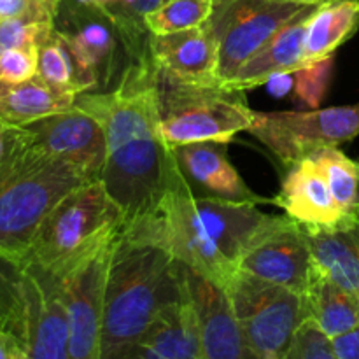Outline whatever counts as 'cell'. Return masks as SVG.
Listing matches in <instances>:
<instances>
[{
  "mask_svg": "<svg viewBox=\"0 0 359 359\" xmlns=\"http://www.w3.org/2000/svg\"><path fill=\"white\" fill-rule=\"evenodd\" d=\"M76 105L104 128L107 156L100 181L121 210L125 231L154 209L181 168L161 132L158 70L149 49L132 58L114 90L81 93Z\"/></svg>",
  "mask_w": 359,
  "mask_h": 359,
  "instance_id": "obj_1",
  "label": "cell"
},
{
  "mask_svg": "<svg viewBox=\"0 0 359 359\" xmlns=\"http://www.w3.org/2000/svg\"><path fill=\"white\" fill-rule=\"evenodd\" d=\"M272 219L256 203L195 196L179 168L154 209L121 233L158 245L224 287L238 272L245 249Z\"/></svg>",
  "mask_w": 359,
  "mask_h": 359,
  "instance_id": "obj_2",
  "label": "cell"
},
{
  "mask_svg": "<svg viewBox=\"0 0 359 359\" xmlns=\"http://www.w3.org/2000/svg\"><path fill=\"white\" fill-rule=\"evenodd\" d=\"M188 298L186 269L167 251L119 235L104 291L102 359H126L158 316Z\"/></svg>",
  "mask_w": 359,
  "mask_h": 359,
  "instance_id": "obj_3",
  "label": "cell"
},
{
  "mask_svg": "<svg viewBox=\"0 0 359 359\" xmlns=\"http://www.w3.org/2000/svg\"><path fill=\"white\" fill-rule=\"evenodd\" d=\"M93 181L74 165L25 142L0 161V256H27L39 228L69 193Z\"/></svg>",
  "mask_w": 359,
  "mask_h": 359,
  "instance_id": "obj_4",
  "label": "cell"
},
{
  "mask_svg": "<svg viewBox=\"0 0 359 359\" xmlns=\"http://www.w3.org/2000/svg\"><path fill=\"white\" fill-rule=\"evenodd\" d=\"M125 221L100 179L65 196L39 228L23 263L63 279L121 235Z\"/></svg>",
  "mask_w": 359,
  "mask_h": 359,
  "instance_id": "obj_5",
  "label": "cell"
},
{
  "mask_svg": "<svg viewBox=\"0 0 359 359\" xmlns=\"http://www.w3.org/2000/svg\"><path fill=\"white\" fill-rule=\"evenodd\" d=\"M158 98L161 132L172 149L193 142L228 144L255 121L256 111L242 91L177 83L158 74Z\"/></svg>",
  "mask_w": 359,
  "mask_h": 359,
  "instance_id": "obj_6",
  "label": "cell"
},
{
  "mask_svg": "<svg viewBox=\"0 0 359 359\" xmlns=\"http://www.w3.org/2000/svg\"><path fill=\"white\" fill-rule=\"evenodd\" d=\"M224 290L255 358H286L294 335L307 321L304 297L244 272L235 273Z\"/></svg>",
  "mask_w": 359,
  "mask_h": 359,
  "instance_id": "obj_7",
  "label": "cell"
},
{
  "mask_svg": "<svg viewBox=\"0 0 359 359\" xmlns=\"http://www.w3.org/2000/svg\"><path fill=\"white\" fill-rule=\"evenodd\" d=\"M249 132L287 168L323 147H339L359 135V104L311 111L256 112Z\"/></svg>",
  "mask_w": 359,
  "mask_h": 359,
  "instance_id": "obj_8",
  "label": "cell"
},
{
  "mask_svg": "<svg viewBox=\"0 0 359 359\" xmlns=\"http://www.w3.org/2000/svg\"><path fill=\"white\" fill-rule=\"evenodd\" d=\"M305 6L270 0H216L209 20L219 46V86L224 88Z\"/></svg>",
  "mask_w": 359,
  "mask_h": 359,
  "instance_id": "obj_9",
  "label": "cell"
},
{
  "mask_svg": "<svg viewBox=\"0 0 359 359\" xmlns=\"http://www.w3.org/2000/svg\"><path fill=\"white\" fill-rule=\"evenodd\" d=\"M238 272L304 294L318 270L302 224L290 216H273L245 249Z\"/></svg>",
  "mask_w": 359,
  "mask_h": 359,
  "instance_id": "obj_10",
  "label": "cell"
},
{
  "mask_svg": "<svg viewBox=\"0 0 359 359\" xmlns=\"http://www.w3.org/2000/svg\"><path fill=\"white\" fill-rule=\"evenodd\" d=\"M116 241L60 279L69 318L70 359H102L104 291Z\"/></svg>",
  "mask_w": 359,
  "mask_h": 359,
  "instance_id": "obj_11",
  "label": "cell"
},
{
  "mask_svg": "<svg viewBox=\"0 0 359 359\" xmlns=\"http://www.w3.org/2000/svg\"><path fill=\"white\" fill-rule=\"evenodd\" d=\"M25 142L74 165L90 179H100L107 156V142L100 123L74 107L21 126Z\"/></svg>",
  "mask_w": 359,
  "mask_h": 359,
  "instance_id": "obj_12",
  "label": "cell"
},
{
  "mask_svg": "<svg viewBox=\"0 0 359 359\" xmlns=\"http://www.w3.org/2000/svg\"><path fill=\"white\" fill-rule=\"evenodd\" d=\"M27 266V326L25 349L28 359H70L69 318L62 280L34 265Z\"/></svg>",
  "mask_w": 359,
  "mask_h": 359,
  "instance_id": "obj_13",
  "label": "cell"
},
{
  "mask_svg": "<svg viewBox=\"0 0 359 359\" xmlns=\"http://www.w3.org/2000/svg\"><path fill=\"white\" fill-rule=\"evenodd\" d=\"M184 269L188 297L198 321L203 359H256L245 342L226 290L188 266Z\"/></svg>",
  "mask_w": 359,
  "mask_h": 359,
  "instance_id": "obj_14",
  "label": "cell"
},
{
  "mask_svg": "<svg viewBox=\"0 0 359 359\" xmlns=\"http://www.w3.org/2000/svg\"><path fill=\"white\" fill-rule=\"evenodd\" d=\"M158 74L195 86H219V46L209 25L168 35H149Z\"/></svg>",
  "mask_w": 359,
  "mask_h": 359,
  "instance_id": "obj_15",
  "label": "cell"
},
{
  "mask_svg": "<svg viewBox=\"0 0 359 359\" xmlns=\"http://www.w3.org/2000/svg\"><path fill=\"white\" fill-rule=\"evenodd\" d=\"M55 27L88 72L98 77L100 70H109L121 35L107 11L62 0Z\"/></svg>",
  "mask_w": 359,
  "mask_h": 359,
  "instance_id": "obj_16",
  "label": "cell"
},
{
  "mask_svg": "<svg viewBox=\"0 0 359 359\" xmlns=\"http://www.w3.org/2000/svg\"><path fill=\"white\" fill-rule=\"evenodd\" d=\"M316 270L359 298V212L335 224H302Z\"/></svg>",
  "mask_w": 359,
  "mask_h": 359,
  "instance_id": "obj_17",
  "label": "cell"
},
{
  "mask_svg": "<svg viewBox=\"0 0 359 359\" xmlns=\"http://www.w3.org/2000/svg\"><path fill=\"white\" fill-rule=\"evenodd\" d=\"M316 6H305L287 21L252 58L242 65L233 79L224 86L228 91H245L266 84L276 74H293L302 69L304 39L309 18Z\"/></svg>",
  "mask_w": 359,
  "mask_h": 359,
  "instance_id": "obj_18",
  "label": "cell"
},
{
  "mask_svg": "<svg viewBox=\"0 0 359 359\" xmlns=\"http://www.w3.org/2000/svg\"><path fill=\"white\" fill-rule=\"evenodd\" d=\"M300 224H335L346 214L333 198L318 165L305 158L293 165L284 177L280 193L270 200Z\"/></svg>",
  "mask_w": 359,
  "mask_h": 359,
  "instance_id": "obj_19",
  "label": "cell"
},
{
  "mask_svg": "<svg viewBox=\"0 0 359 359\" xmlns=\"http://www.w3.org/2000/svg\"><path fill=\"white\" fill-rule=\"evenodd\" d=\"M182 174L188 175L196 184L203 186L212 196L233 202L270 203V200L256 195L233 168L224 144L193 142L174 149Z\"/></svg>",
  "mask_w": 359,
  "mask_h": 359,
  "instance_id": "obj_20",
  "label": "cell"
},
{
  "mask_svg": "<svg viewBox=\"0 0 359 359\" xmlns=\"http://www.w3.org/2000/svg\"><path fill=\"white\" fill-rule=\"evenodd\" d=\"M126 359H203L198 321L189 297L168 305Z\"/></svg>",
  "mask_w": 359,
  "mask_h": 359,
  "instance_id": "obj_21",
  "label": "cell"
},
{
  "mask_svg": "<svg viewBox=\"0 0 359 359\" xmlns=\"http://www.w3.org/2000/svg\"><path fill=\"white\" fill-rule=\"evenodd\" d=\"M359 28V0H323L309 18L304 39L302 69L333 53L349 41Z\"/></svg>",
  "mask_w": 359,
  "mask_h": 359,
  "instance_id": "obj_22",
  "label": "cell"
},
{
  "mask_svg": "<svg viewBox=\"0 0 359 359\" xmlns=\"http://www.w3.org/2000/svg\"><path fill=\"white\" fill-rule=\"evenodd\" d=\"M77 95L55 90L39 76L25 83H0V119L16 126L30 125L74 107Z\"/></svg>",
  "mask_w": 359,
  "mask_h": 359,
  "instance_id": "obj_23",
  "label": "cell"
},
{
  "mask_svg": "<svg viewBox=\"0 0 359 359\" xmlns=\"http://www.w3.org/2000/svg\"><path fill=\"white\" fill-rule=\"evenodd\" d=\"M302 297L307 319L330 339L359 326V298L323 273H316Z\"/></svg>",
  "mask_w": 359,
  "mask_h": 359,
  "instance_id": "obj_24",
  "label": "cell"
},
{
  "mask_svg": "<svg viewBox=\"0 0 359 359\" xmlns=\"http://www.w3.org/2000/svg\"><path fill=\"white\" fill-rule=\"evenodd\" d=\"M37 76L55 90L74 93L77 97L93 90L98 84V77L81 65L56 27L51 37L39 48Z\"/></svg>",
  "mask_w": 359,
  "mask_h": 359,
  "instance_id": "obj_25",
  "label": "cell"
},
{
  "mask_svg": "<svg viewBox=\"0 0 359 359\" xmlns=\"http://www.w3.org/2000/svg\"><path fill=\"white\" fill-rule=\"evenodd\" d=\"M25 326L27 266L20 259L0 256V332L13 335L25 347Z\"/></svg>",
  "mask_w": 359,
  "mask_h": 359,
  "instance_id": "obj_26",
  "label": "cell"
},
{
  "mask_svg": "<svg viewBox=\"0 0 359 359\" xmlns=\"http://www.w3.org/2000/svg\"><path fill=\"white\" fill-rule=\"evenodd\" d=\"M309 158L323 172L344 214L359 212V161L351 160L339 147H323Z\"/></svg>",
  "mask_w": 359,
  "mask_h": 359,
  "instance_id": "obj_27",
  "label": "cell"
},
{
  "mask_svg": "<svg viewBox=\"0 0 359 359\" xmlns=\"http://www.w3.org/2000/svg\"><path fill=\"white\" fill-rule=\"evenodd\" d=\"M216 0H167L144 16L149 35H168L209 23Z\"/></svg>",
  "mask_w": 359,
  "mask_h": 359,
  "instance_id": "obj_28",
  "label": "cell"
},
{
  "mask_svg": "<svg viewBox=\"0 0 359 359\" xmlns=\"http://www.w3.org/2000/svg\"><path fill=\"white\" fill-rule=\"evenodd\" d=\"M165 2L167 0H119L116 6L104 9L118 25L123 44L128 49L132 58H137L147 51L149 34L144 28V16Z\"/></svg>",
  "mask_w": 359,
  "mask_h": 359,
  "instance_id": "obj_29",
  "label": "cell"
},
{
  "mask_svg": "<svg viewBox=\"0 0 359 359\" xmlns=\"http://www.w3.org/2000/svg\"><path fill=\"white\" fill-rule=\"evenodd\" d=\"M56 14L35 13L0 20V53L27 46H41L55 32Z\"/></svg>",
  "mask_w": 359,
  "mask_h": 359,
  "instance_id": "obj_30",
  "label": "cell"
},
{
  "mask_svg": "<svg viewBox=\"0 0 359 359\" xmlns=\"http://www.w3.org/2000/svg\"><path fill=\"white\" fill-rule=\"evenodd\" d=\"M332 63L333 56L294 72V91L311 109H318L325 97L332 76Z\"/></svg>",
  "mask_w": 359,
  "mask_h": 359,
  "instance_id": "obj_31",
  "label": "cell"
},
{
  "mask_svg": "<svg viewBox=\"0 0 359 359\" xmlns=\"http://www.w3.org/2000/svg\"><path fill=\"white\" fill-rule=\"evenodd\" d=\"M284 359H339L332 339L326 337L312 321H305L294 335L291 349Z\"/></svg>",
  "mask_w": 359,
  "mask_h": 359,
  "instance_id": "obj_32",
  "label": "cell"
},
{
  "mask_svg": "<svg viewBox=\"0 0 359 359\" xmlns=\"http://www.w3.org/2000/svg\"><path fill=\"white\" fill-rule=\"evenodd\" d=\"M39 48L41 46H27L0 53V83L14 84L34 79L37 76Z\"/></svg>",
  "mask_w": 359,
  "mask_h": 359,
  "instance_id": "obj_33",
  "label": "cell"
},
{
  "mask_svg": "<svg viewBox=\"0 0 359 359\" xmlns=\"http://www.w3.org/2000/svg\"><path fill=\"white\" fill-rule=\"evenodd\" d=\"M332 346L339 359H359V326L332 339Z\"/></svg>",
  "mask_w": 359,
  "mask_h": 359,
  "instance_id": "obj_34",
  "label": "cell"
},
{
  "mask_svg": "<svg viewBox=\"0 0 359 359\" xmlns=\"http://www.w3.org/2000/svg\"><path fill=\"white\" fill-rule=\"evenodd\" d=\"M21 139V126L11 125L0 119V161L18 146Z\"/></svg>",
  "mask_w": 359,
  "mask_h": 359,
  "instance_id": "obj_35",
  "label": "cell"
},
{
  "mask_svg": "<svg viewBox=\"0 0 359 359\" xmlns=\"http://www.w3.org/2000/svg\"><path fill=\"white\" fill-rule=\"evenodd\" d=\"M0 359H28V354L20 340L0 332Z\"/></svg>",
  "mask_w": 359,
  "mask_h": 359,
  "instance_id": "obj_36",
  "label": "cell"
},
{
  "mask_svg": "<svg viewBox=\"0 0 359 359\" xmlns=\"http://www.w3.org/2000/svg\"><path fill=\"white\" fill-rule=\"evenodd\" d=\"M269 91L277 98H283L294 88V72L293 74H276L266 81Z\"/></svg>",
  "mask_w": 359,
  "mask_h": 359,
  "instance_id": "obj_37",
  "label": "cell"
},
{
  "mask_svg": "<svg viewBox=\"0 0 359 359\" xmlns=\"http://www.w3.org/2000/svg\"><path fill=\"white\" fill-rule=\"evenodd\" d=\"M76 2L83 4V6L98 7V9H109V7L119 4V0H76Z\"/></svg>",
  "mask_w": 359,
  "mask_h": 359,
  "instance_id": "obj_38",
  "label": "cell"
},
{
  "mask_svg": "<svg viewBox=\"0 0 359 359\" xmlns=\"http://www.w3.org/2000/svg\"><path fill=\"white\" fill-rule=\"evenodd\" d=\"M270 2H280V4H294V6H318L323 0H270Z\"/></svg>",
  "mask_w": 359,
  "mask_h": 359,
  "instance_id": "obj_39",
  "label": "cell"
}]
</instances>
